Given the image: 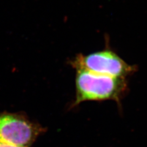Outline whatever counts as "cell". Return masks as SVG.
Wrapping results in <instances>:
<instances>
[{
	"instance_id": "obj_1",
	"label": "cell",
	"mask_w": 147,
	"mask_h": 147,
	"mask_svg": "<svg viewBox=\"0 0 147 147\" xmlns=\"http://www.w3.org/2000/svg\"><path fill=\"white\" fill-rule=\"evenodd\" d=\"M76 94L72 107L85 101L113 100L118 104L128 89L126 79L113 77L76 69Z\"/></svg>"
},
{
	"instance_id": "obj_2",
	"label": "cell",
	"mask_w": 147,
	"mask_h": 147,
	"mask_svg": "<svg viewBox=\"0 0 147 147\" xmlns=\"http://www.w3.org/2000/svg\"><path fill=\"white\" fill-rule=\"evenodd\" d=\"M71 64L75 69L121 79H127L137 71L135 66L127 63L109 47L86 55H78Z\"/></svg>"
},
{
	"instance_id": "obj_3",
	"label": "cell",
	"mask_w": 147,
	"mask_h": 147,
	"mask_svg": "<svg viewBox=\"0 0 147 147\" xmlns=\"http://www.w3.org/2000/svg\"><path fill=\"white\" fill-rule=\"evenodd\" d=\"M44 131L39 125L18 114L0 113V142L29 146Z\"/></svg>"
},
{
	"instance_id": "obj_4",
	"label": "cell",
	"mask_w": 147,
	"mask_h": 147,
	"mask_svg": "<svg viewBox=\"0 0 147 147\" xmlns=\"http://www.w3.org/2000/svg\"><path fill=\"white\" fill-rule=\"evenodd\" d=\"M0 147H28V146H17V145H11V144H8L1 143V142H0Z\"/></svg>"
}]
</instances>
